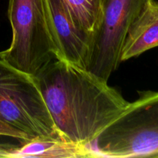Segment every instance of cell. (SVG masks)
<instances>
[{
  "label": "cell",
  "mask_w": 158,
  "mask_h": 158,
  "mask_svg": "<svg viewBox=\"0 0 158 158\" xmlns=\"http://www.w3.org/2000/svg\"><path fill=\"white\" fill-rule=\"evenodd\" d=\"M35 77L61 137L76 144L94 143L129 104L108 81L66 60H52Z\"/></svg>",
  "instance_id": "cell-1"
},
{
  "label": "cell",
  "mask_w": 158,
  "mask_h": 158,
  "mask_svg": "<svg viewBox=\"0 0 158 158\" xmlns=\"http://www.w3.org/2000/svg\"><path fill=\"white\" fill-rule=\"evenodd\" d=\"M7 15L12 41L0 58L32 76L52 60H63L49 0H9Z\"/></svg>",
  "instance_id": "cell-2"
},
{
  "label": "cell",
  "mask_w": 158,
  "mask_h": 158,
  "mask_svg": "<svg viewBox=\"0 0 158 158\" xmlns=\"http://www.w3.org/2000/svg\"><path fill=\"white\" fill-rule=\"evenodd\" d=\"M138 94L94 142L97 157H158V91Z\"/></svg>",
  "instance_id": "cell-3"
},
{
  "label": "cell",
  "mask_w": 158,
  "mask_h": 158,
  "mask_svg": "<svg viewBox=\"0 0 158 158\" xmlns=\"http://www.w3.org/2000/svg\"><path fill=\"white\" fill-rule=\"evenodd\" d=\"M0 120L23 131L30 138L43 137L63 140L35 76L14 67L1 58Z\"/></svg>",
  "instance_id": "cell-4"
},
{
  "label": "cell",
  "mask_w": 158,
  "mask_h": 158,
  "mask_svg": "<svg viewBox=\"0 0 158 158\" xmlns=\"http://www.w3.org/2000/svg\"><path fill=\"white\" fill-rule=\"evenodd\" d=\"M151 0H103L100 26L94 33L86 69L108 81L120 62L130 27Z\"/></svg>",
  "instance_id": "cell-5"
},
{
  "label": "cell",
  "mask_w": 158,
  "mask_h": 158,
  "mask_svg": "<svg viewBox=\"0 0 158 158\" xmlns=\"http://www.w3.org/2000/svg\"><path fill=\"white\" fill-rule=\"evenodd\" d=\"M63 60L86 69L92 37L80 29L60 0H49Z\"/></svg>",
  "instance_id": "cell-6"
},
{
  "label": "cell",
  "mask_w": 158,
  "mask_h": 158,
  "mask_svg": "<svg viewBox=\"0 0 158 158\" xmlns=\"http://www.w3.org/2000/svg\"><path fill=\"white\" fill-rule=\"evenodd\" d=\"M0 157L7 158H78L97 157L87 146L60 139L35 137L13 144L0 143Z\"/></svg>",
  "instance_id": "cell-7"
},
{
  "label": "cell",
  "mask_w": 158,
  "mask_h": 158,
  "mask_svg": "<svg viewBox=\"0 0 158 158\" xmlns=\"http://www.w3.org/2000/svg\"><path fill=\"white\" fill-rule=\"evenodd\" d=\"M158 46V1L151 0L136 18L126 35L120 62L141 55Z\"/></svg>",
  "instance_id": "cell-8"
},
{
  "label": "cell",
  "mask_w": 158,
  "mask_h": 158,
  "mask_svg": "<svg viewBox=\"0 0 158 158\" xmlns=\"http://www.w3.org/2000/svg\"><path fill=\"white\" fill-rule=\"evenodd\" d=\"M79 27L91 37L100 26L103 0H60Z\"/></svg>",
  "instance_id": "cell-9"
},
{
  "label": "cell",
  "mask_w": 158,
  "mask_h": 158,
  "mask_svg": "<svg viewBox=\"0 0 158 158\" xmlns=\"http://www.w3.org/2000/svg\"><path fill=\"white\" fill-rule=\"evenodd\" d=\"M0 137H6L15 139L17 141L26 140L31 139L29 135L19 129L10 126L8 123L0 120Z\"/></svg>",
  "instance_id": "cell-10"
}]
</instances>
